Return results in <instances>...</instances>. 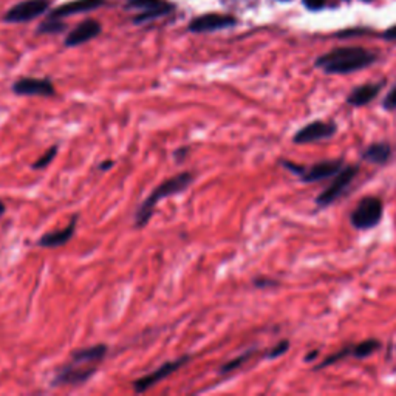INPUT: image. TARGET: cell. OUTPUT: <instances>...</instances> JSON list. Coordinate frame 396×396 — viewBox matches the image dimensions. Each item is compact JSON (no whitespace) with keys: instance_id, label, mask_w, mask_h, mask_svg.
I'll use <instances>...</instances> for the list:
<instances>
[{"instance_id":"4dcf8cb0","label":"cell","mask_w":396,"mask_h":396,"mask_svg":"<svg viewBox=\"0 0 396 396\" xmlns=\"http://www.w3.org/2000/svg\"><path fill=\"white\" fill-rule=\"evenodd\" d=\"M112 166H113V161H112V160H107V161H102V163L99 164L98 169H99V171L104 172V171H108V169L112 167Z\"/></svg>"},{"instance_id":"83f0119b","label":"cell","mask_w":396,"mask_h":396,"mask_svg":"<svg viewBox=\"0 0 396 396\" xmlns=\"http://www.w3.org/2000/svg\"><path fill=\"white\" fill-rule=\"evenodd\" d=\"M383 38H384L386 41L396 42V25H395V27H390V28H388V30H386L384 34H383Z\"/></svg>"},{"instance_id":"7402d4cb","label":"cell","mask_w":396,"mask_h":396,"mask_svg":"<svg viewBox=\"0 0 396 396\" xmlns=\"http://www.w3.org/2000/svg\"><path fill=\"white\" fill-rule=\"evenodd\" d=\"M57 155V146H51V148L43 153L42 157H39L38 160L33 163V169L34 171H41V169H45L47 166L51 164V161L55 160V157Z\"/></svg>"},{"instance_id":"7c38bea8","label":"cell","mask_w":396,"mask_h":396,"mask_svg":"<svg viewBox=\"0 0 396 396\" xmlns=\"http://www.w3.org/2000/svg\"><path fill=\"white\" fill-rule=\"evenodd\" d=\"M344 166L346 164H344L342 158L324 160L319 161V163H314L310 167H305L304 174L299 178L302 183H318L327 178H333Z\"/></svg>"},{"instance_id":"52a82bcc","label":"cell","mask_w":396,"mask_h":396,"mask_svg":"<svg viewBox=\"0 0 396 396\" xmlns=\"http://www.w3.org/2000/svg\"><path fill=\"white\" fill-rule=\"evenodd\" d=\"M50 10V0H22L6 11L3 20L8 24H27L43 16Z\"/></svg>"},{"instance_id":"603a6c76","label":"cell","mask_w":396,"mask_h":396,"mask_svg":"<svg viewBox=\"0 0 396 396\" xmlns=\"http://www.w3.org/2000/svg\"><path fill=\"white\" fill-rule=\"evenodd\" d=\"M288 350H290V341L283 339L278 344H276V346L271 348L268 353L265 355V358L267 359H277V358H281V356H283L285 353H287Z\"/></svg>"},{"instance_id":"5bb4252c","label":"cell","mask_w":396,"mask_h":396,"mask_svg":"<svg viewBox=\"0 0 396 396\" xmlns=\"http://www.w3.org/2000/svg\"><path fill=\"white\" fill-rule=\"evenodd\" d=\"M104 2L106 0H71V2L62 3L59 6H56L55 10H51L48 17L62 20L64 17L75 16V14H84L98 10L104 5Z\"/></svg>"},{"instance_id":"2e32d148","label":"cell","mask_w":396,"mask_h":396,"mask_svg":"<svg viewBox=\"0 0 396 396\" xmlns=\"http://www.w3.org/2000/svg\"><path fill=\"white\" fill-rule=\"evenodd\" d=\"M76 223H78V215H73L69 226H65L64 229H59V231L43 234V236L39 239L38 245L41 248H61V246H64L65 243H69V241L73 237V234H75Z\"/></svg>"},{"instance_id":"9a60e30c","label":"cell","mask_w":396,"mask_h":396,"mask_svg":"<svg viewBox=\"0 0 396 396\" xmlns=\"http://www.w3.org/2000/svg\"><path fill=\"white\" fill-rule=\"evenodd\" d=\"M384 85H386V80H379V83H369V84L355 87V89L347 94V98H346L347 104L351 107L369 106L370 102H373L379 97V93L384 89Z\"/></svg>"},{"instance_id":"4316f807","label":"cell","mask_w":396,"mask_h":396,"mask_svg":"<svg viewBox=\"0 0 396 396\" xmlns=\"http://www.w3.org/2000/svg\"><path fill=\"white\" fill-rule=\"evenodd\" d=\"M304 5L306 6L308 10H311V11H319L322 10L325 6L327 3V0H302Z\"/></svg>"},{"instance_id":"30bf717a","label":"cell","mask_w":396,"mask_h":396,"mask_svg":"<svg viewBox=\"0 0 396 396\" xmlns=\"http://www.w3.org/2000/svg\"><path fill=\"white\" fill-rule=\"evenodd\" d=\"M189 361H190V356L186 355V356L177 358V359H175V361H167V362H164L163 365H160L157 370H153L152 373H149V375L141 376L139 379L134 381V390H135L136 393H143V392H146V390H149L150 387L157 386V384L160 383V381H163V379H166L167 376L174 375L175 372H177L178 369H181L183 365H186Z\"/></svg>"},{"instance_id":"7a4b0ae2","label":"cell","mask_w":396,"mask_h":396,"mask_svg":"<svg viewBox=\"0 0 396 396\" xmlns=\"http://www.w3.org/2000/svg\"><path fill=\"white\" fill-rule=\"evenodd\" d=\"M378 56L362 47H339L320 55L314 65L327 75H351L376 62Z\"/></svg>"},{"instance_id":"e0dca14e","label":"cell","mask_w":396,"mask_h":396,"mask_svg":"<svg viewBox=\"0 0 396 396\" xmlns=\"http://www.w3.org/2000/svg\"><path fill=\"white\" fill-rule=\"evenodd\" d=\"M392 157H393V148H392V144L387 141L372 143L361 152V158L364 161H367V163H372V164H378V166L387 164L388 161L392 160Z\"/></svg>"},{"instance_id":"ac0fdd59","label":"cell","mask_w":396,"mask_h":396,"mask_svg":"<svg viewBox=\"0 0 396 396\" xmlns=\"http://www.w3.org/2000/svg\"><path fill=\"white\" fill-rule=\"evenodd\" d=\"M383 347V344H381L379 339H375V337H372V339H365L362 342L356 344V346L351 347V355L355 359H365L372 356L373 353H376V351Z\"/></svg>"},{"instance_id":"cb8c5ba5","label":"cell","mask_w":396,"mask_h":396,"mask_svg":"<svg viewBox=\"0 0 396 396\" xmlns=\"http://www.w3.org/2000/svg\"><path fill=\"white\" fill-rule=\"evenodd\" d=\"M383 108H386L387 112H393V110H396V84L392 87L390 92L386 94V98L383 101Z\"/></svg>"},{"instance_id":"6da1fadb","label":"cell","mask_w":396,"mask_h":396,"mask_svg":"<svg viewBox=\"0 0 396 396\" xmlns=\"http://www.w3.org/2000/svg\"><path fill=\"white\" fill-rule=\"evenodd\" d=\"M106 344L75 350L70 356V361L65 362L61 369H57L55 378L51 379V386H83L97 373L98 364L107 355Z\"/></svg>"},{"instance_id":"ba28073f","label":"cell","mask_w":396,"mask_h":396,"mask_svg":"<svg viewBox=\"0 0 396 396\" xmlns=\"http://www.w3.org/2000/svg\"><path fill=\"white\" fill-rule=\"evenodd\" d=\"M337 134V124L333 121L314 120L300 127L295 135H292V143L295 144H311L328 139Z\"/></svg>"},{"instance_id":"f1b7e54d","label":"cell","mask_w":396,"mask_h":396,"mask_svg":"<svg viewBox=\"0 0 396 396\" xmlns=\"http://www.w3.org/2000/svg\"><path fill=\"white\" fill-rule=\"evenodd\" d=\"M189 153V149L188 148H181V149H178L177 152H175V160L178 161V163H181L183 160H185V157L188 155Z\"/></svg>"},{"instance_id":"5b68a950","label":"cell","mask_w":396,"mask_h":396,"mask_svg":"<svg viewBox=\"0 0 396 396\" xmlns=\"http://www.w3.org/2000/svg\"><path fill=\"white\" fill-rule=\"evenodd\" d=\"M358 174H359L358 164L344 166L341 171L334 175L333 181L330 183L328 188H325L320 194H318L316 200H314L316 206L319 209H325L328 206H332L334 201L339 200V198L347 192V189L351 186V183L355 181Z\"/></svg>"},{"instance_id":"44dd1931","label":"cell","mask_w":396,"mask_h":396,"mask_svg":"<svg viewBox=\"0 0 396 396\" xmlns=\"http://www.w3.org/2000/svg\"><path fill=\"white\" fill-rule=\"evenodd\" d=\"M350 355H351V347H344L339 351H336V353L327 356L324 361H320L316 367H314V370L318 372V370L325 369V367L337 364L339 361H342V359H347V356H350Z\"/></svg>"},{"instance_id":"277c9868","label":"cell","mask_w":396,"mask_h":396,"mask_svg":"<svg viewBox=\"0 0 396 396\" xmlns=\"http://www.w3.org/2000/svg\"><path fill=\"white\" fill-rule=\"evenodd\" d=\"M384 215L383 200L378 197L367 195L359 201L350 214V223L355 229L369 231L376 228Z\"/></svg>"},{"instance_id":"3957f363","label":"cell","mask_w":396,"mask_h":396,"mask_svg":"<svg viewBox=\"0 0 396 396\" xmlns=\"http://www.w3.org/2000/svg\"><path fill=\"white\" fill-rule=\"evenodd\" d=\"M194 180H195L194 172L186 171V172H180L177 175H174V177L164 180L163 183H160V185L149 194V197L138 206L136 214H135V228L138 229L144 228V226L148 225V222L150 220V217L153 215L155 206L161 200H163V198H169V197L185 192V190L192 185Z\"/></svg>"},{"instance_id":"ffe728a7","label":"cell","mask_w":396,"mask_h":396,"mask_svg":"<svg viewBox=\"0 0 396 396\" xmlns=\"http://www.w3.org/2000/svg\"><path fill=\"white\" fill-rule=\"evenodd\" d=\"M65 28H67V25H65L62 20L47 17V20L42 22V24L38 27V33L39 34H56V33H62Z\"/></svg>"},{"instance_id":"d6986e66","label":"cell","mask_w":396,"mask_h":396,"mask_svg":"<svg viewBox=\"0 0 396 396\" xmlns=\"http://www.w3.org/2000/svg\"><path fill=\"white\" fill-rule=\"evenodd\" d=\"M255 348H249V350H246L245 353H241V355H239L237 358H234V359H231V361H228L226 364H223L222 367H220V370H218V373L220 375H228V373H232V372H236V370H239L241 365H245L249 359H251L254 355H255Z\"/></svg>"},{"instance_id":"d6a6232c","label":"cell","mask_w":396,"mask_h":396,"mask_svg":"<svg viewBox=\"0 0 396 396\" xmlns=\"http://www.w3.org/2000/svg\"><path fill=\"white\" fill-rule=\"evenodd\" d=\"M362 2H372V0H362Z\"/></svg>"},{"instance_id":"9c48e42d","label":"cell","mask_w":396,"mask_h":396,"mask_svg":"<svg viewBox=\"0 0 396 396\" xmlns=\"http://www.w3.org/2000/svg\"><path fill=\"white\" fill-rule=\"evenodd\" d=\"M237 19L229 14H220V13H208L197 16L189 22L188 30L190 33H212L226 30V28L236 27Z\"/></svg>"},{"instance_id":"836d02e7","label":"cell","mask_w":396,"mask_h":396,"mask_svg":"<svg viewBox=\"0 0 396 396\" xmlns=\"http://www.w3.org/2000/svg\"><path fill=\"white\" fill-rule=\"evenodd\" d=\"M282 2H285V0H282Z\"/></svg>"},{"instance_id":"8fae6325","label":"cell","mask_w":396,"mask_h":396,"mask_svg":"<svg viewBox=\"0 0 396 396\" xmlns=\"http://www.w3.org/2000/svg\"><path fill=\"white\" fill-rule=\"evenodd\" d=\"M11 90L17 97L51 98L56 94L55 85L48 78H19L13 83Z\"/></svg>"},{"instance_id":"d4e9b609","label":"cell","mask_w":396,"mask_h":396,"mask_svg":"<svg viewBox=\"0 0 396 396\" xmlns=\"http://www.w3.org/2000/svg\"><path fill=\"white\" fill-rule=\"evenodd\" d=\"M281 164L285 169H287V171H290L291 174L297 175V177H300V175H302L304 171H305V166L297 164V163H295V161H290V160H281Z\"/></svg>"},{"instance_id":"484cf974","label":"cell","mask_w":396,"mask_h":396,"mask_svg":"<svg viewBox=\"0 0 396 396\" xmlns=\"http://www.w3.org/2000/svg\"><path fill=\"white\" fill-rule=\"evenodd\" d=\"M253 285L255 288H273V287H278V282L274 281V278H268V277H257L253 281Z\"/></svg>"},{"instance_id":"8992f818","label":"cell","mask_w":396,"mask_h":396,"mask_svg":"<svg viewBox=\"0 0 396 396\" xmlns=\"http://www.w3.org/2000/svg\"><path fill=\"white\" fill-rule=\"evenodd\" d=\"M126 8L138 11L134 24L141 25L171 14L175 10V5L169 0H127Z\"/></svg>"},{"instance_id":"1f68e13d","label":"cell","mask_w":396,"mask_h":396,"mask_svg":"<svg viewBox=\"0 0 396 396\" xmlns=\"http://www.w3.org/2000/svg\"><path fill=\"white\" fill-rule=\"evenodd\" d=\"M5 211H6L5 204H3V201H2V200H0V217H2V215L5 214Z\"/></svg>"},{"instance_id":"4fadbf2b","label":"cell","mask_w":396,"mask_h":396,"mask_svg":"<svg viewBox=\"0 0 396 396\" xmlns=\"http://www.w3.org/2000/svg\"><path fill=\"white\" fill-rule=\"evenodd\" d=\"M101 31H102V25L99 24L98 20L85 19V20L80 22V24H78L67 34V38H65L64 43H65V47L75 48V47L83 45V43L93 41L94 38H98Z\"/></svg>"},{"instance_id":"f546056e","label":"cell","mask_w":396,"mask_h":396,"mask_svg":"<svg viewBox=\"0 0 396 396\" xmlns=\"http://www.w3.org/2000/svg\"><path fill=\"white\" fill-rule=\"evenodd\" d=\"M318 356H319V350H313V351H310V353L305 355L304 361H305V362H311V361H314V359H316Z\"/></svg>"}]
</instances>
